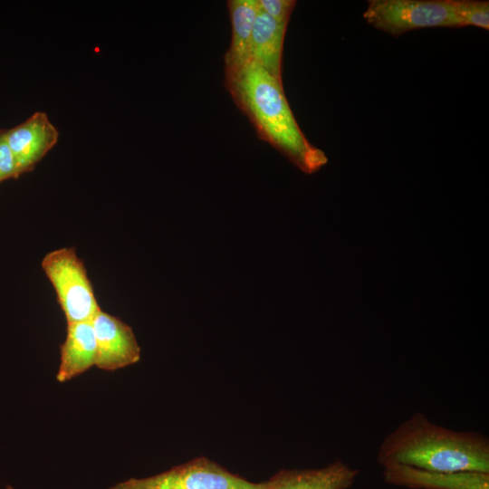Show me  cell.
<instances>
[{"label":"cell","instance_id":"1","mask_svg":"<svg viewBox=\"0 0 489 489\" xmlns=\"http://www.w3.org/2000/svg\"><path fill=\"white\" fill-rule=\"evenodd\" d=\"M225 86L258 137L278 149L302 172L312 174L328 162L300 129L285 97L283 82L253 61L225 69Z\"/></svg>","mask_w":489,"mask_h":489},{"label":"cell","instance_id":"2","mask_svg":"<svg viewBox=\"0 0 489 489\" xmlns=\"http://www.w3.org/2000/svg\"><path fill=\"white\" fill-rule=\"evenodd\" d=\"M377 460L382 467L402 465L430 471L489 473V440L477 432L436 425L416 412L384 438Z\"/></svg>","mask_w":489,"mask_h":489},{"label":"cell","instance_id":"3","mask_svg":"<svg viewBox=\"0 0 489 489\" xmlns=\"http://www.w3.org/2000/svg\"><path fill=\"white\" fill-rule=\"evenodd\" d=\"M42 269L52 283L67 323L91 321L101 310L84 263L74 248L49 252Z\"/></svg>","mask_w":489,"mask_h":489},{"label":"cell","instance_id":"4","mask_svg":"<svg viewBox=\"0 0 489 489\" xmlns=\"http://www.w3.org/2000/svg\"><path fill=\"white\" fill-rule=\"evenodd\" d=\"M108 489H265V484L251 482L206 456H198L160 474L129 478Z\"/></svg>","mask_w":489,"mask_h":489},{"label":"cell","instance_id":"5","mask_svg":"<svg viewBox=\"0 0 489 489\" xmlns=\"http://www.w3.org/2000/svg\"><path fill=\"white\" fill-rule=\"evenodd\" d=\"M363 17L393 35L426 27L461 26L450 0H370Z\"/></svg>","mask_w":489,"mask_h":489},{"label":"cell","instance_id":"6","mask_svg":"<svg viewBox=\"0 0 489 489\" xmlns=\"http://www.w3.org/2000/svg\"><path fill=\"white\" fill-rule=\"evenodd\" d=\"M96 343V367L106 371L137 363L140 347L129 325L101 309L91 320Z\"/></svg>","mask_w":489,"mask_h":489},{"label":"cell","instance_id":"7","mask_svg":"<svg viewBox=\"0 0 489 489\" xmlns=\"http://www.w3.org/2000/svg\"><path fill=\"white\" fill-rule=\"evenodd\" d=\"M19 176L29 172L56 144L59 132L46 113L37 111L23 123L5 130Z\"/></svg>","mask_w":489,"mask_h":489},{"label":"cell","instance_id":"8","mask_svg":"<svg viewBox=\"0 0 489 489\" xmlns=\"http://www.w3.org/2000/svg\"><path fill=\"white\" fill-rule=\"evenodd\" d=\"M382 468L386 483L410 489H489V473L430 471L402 465Z\"/></svg>","mask_w":489,"mask_h":489},{"label":"cell","instance_id":"9","mask_svg":"<svg viewBox=\"0 0 489 489\" xmlns=\"http://www.w3.org/2000/svg\"><path fill=\"white\" fill-rule=\"evenodd\" d=\"M360 469L340 460L319 469H283L264 482L265 489H348Z\"/></svg>","mask_w":489,"mask_h":489},{"label":"cell","instance_id":"10","mask_svg":"<svg viewBox=\"0 0 489 489\" xmlns=\"http://www.w3.org/2000/svg\"><path fill=\"white\" fill-rule=\"evenodd\" d=\"M56 379L63 383L96 365L97 343L91 321L67 323Z\"/></svg>","mask_w":489,"mask_h":489},{"label":"cell","instance_id":"11","mask_svg":"<svg viewBox=\"0 0 489 489\" xmlns=\"http://www.w3.org/2000/svg\"><path fill=\"white\" fill-rule=\"evenodd\" d=\"M287 24H280L259 10L252 31L250 61L282 81L283 40Z\"/></svg>","mask_w":489,"mask_h":489},{"label":"cell","instance_id":"12","mask_svg":"<svg viewBox=\"0 0 489 489\" xmlns=\"http://www.w3.org/2000/svg\"><path fill=\"white\" fill-rule=\"evenodd\" d=\"M227 7L232 36L225 55V69L238 67L250 61L252 31L260 10L258 0H230Z\"/></svg>","mask_w":489,"mask_h":489},{"label":"cell","instance_id":"13","mask_svg":"<svg viewBox=\"0 0 489 489\" xmlns=\"http://www.w3.org/2000/svg\"><path fill=\"white\" fill-rule=\"evenodd\" d=\"M453 11L461 26L475 25L489 28V3L487 1L450 0Z\"/></svg>","mask_w":489,"mask_h":489},{"label":"cell","instance_id":"14","mask_svg":"<svg viewBox=\"0 0 489 489\" xmlns=\"http://www.w3.org/2000/svg\"><path fill=\"white\" fill-rule=\"evenodd\" d=\"M260 9L280 24H288L296 2L293 0H258Z\"/></svg>","mask_w":489,"mask_h":489},{"label":"cell","instance_id":"15","mask_svg":"<svg viewBox=\"0 0 489 489\" xmlns=\"http://www.w3.org/2000/svg\"><path fill=\"white\" fill-rule=\"evenodd\" d=\"M19 177L14 158L7 145L5 130L0 129V183Z\"/></svg>","mask_w":489,"mask_h":489},{"label":"cell","instance_id":"16","mask_svg":"<svg viewBox=\"0 0 489 489\" xmlns=\"http://www.w3.org/2000/svg\"><path fill=\"white\" fill-rule=\"evenodd\" d=\"M6 489H13V487L10 486V485H7V486H6Z\"/></svg>","mask_w":489,"mask_h":489}]
</instances>
